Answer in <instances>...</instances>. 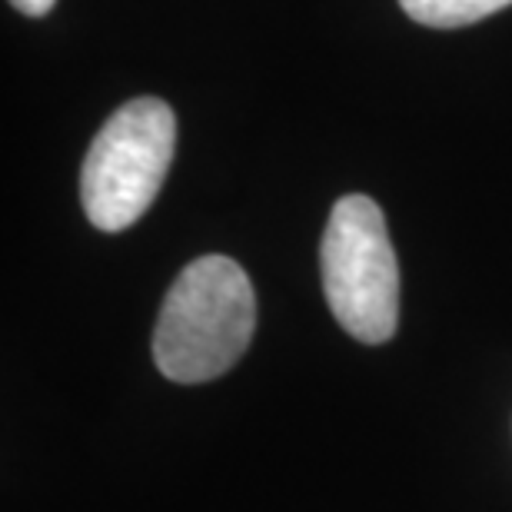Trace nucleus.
Listing matches in <instances>:
<instances>
[{
    "instance_id": "nucleus-1",
    "label": "nucleus",
    "mask_w": 512,
    "mask_h": 512,
    "mask_svg": "<svg viewBox=\"0 0 512 512\" xmlns=\"http://www.w3.org/2000/svg\"><path fill=\"white\" fill-rule=\"evenodd\" d=\"M256 326L250 276L230 256H200L173 280L153 330V360L173 383H207L247 353Z\"/></svg>"
},
{
    "instance_id": "nucleus-2",
    "label": "nucleus",
    "mask_w": 512,
    "mask_h": 512,
    "mask_svg": "<svg viewBox=\"0 0 512 512\" xmlns=\"http://www.w3.org/2000/svg\"><path fill=\"white\" fill-rule=\"evenodd\" d=\"M177 147V117L157 97H137L94 137L80 173L87 220L104 233L133 227L167 180Z\"/></svg>"
},
{
    "instance_id": "nucleus-3",
    "label": "nucleus",
    "mask_w": 512,
    "mask_h": 512,
    "mask_svg": "<svg viewBox=\"0 0 512 512\" xmlns=\"http://www.w3.org/2000/svg\"><path fill=\"white\" fill-rule=\"evenodd\" d=\"M323 290L333 316L360 343H386L399 320V266L383 210L363 193H350L326 220Z\"/></svg>"
},
{
    "instance_id": "nucleus-4",
    "label": "nucleus",
    "mask_w": 512,
    "mask_h": 512,
    "mask_svg": "<svg viewBox=\"0 0 512 512\" xmlns=\"http://www.w3.org/2000/svg\"><path fill=\"white\" fill-rule=\"evenodd\" d=\"M509 4L512 0H399V7H403L416 24L439 27V30L469 27Z\"/></svg>"
},
{
    "instance_id": "nucleus-5",
    "label": "nucleus",
    "mask_w": 512,
    "mask_h": 512,
    "mask_svg": "<svg viewBox=\"0 0 512 512\" xmlns=\"http://www.w3.org/2000/svg\"><path fill=\"white\" fill-rule=\"evenodd\" d=\"M20 14H27V17H44V14H50L54 10V4L57 0H10Z\"/></svg>"
}]
</instances>
